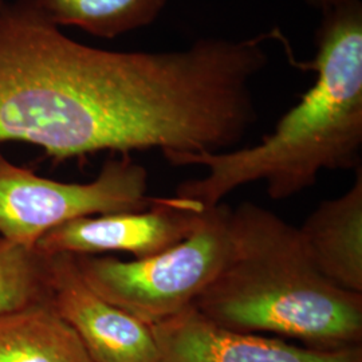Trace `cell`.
Wrapping results in <instances>:
<instances>
[{"label": "cell", "mask_w": 362, "mask_h": 362, "mask_svg": "<svg viewBox=\"0 0 362 362\" xmlns=\"http://www.w3.org/2000/svg\"><path fill=\"white\" fill-rule=\"evenodd\" d=\"M321 13L310 89L257 145L164 153L175 167L207 169L180 182L175 196L214 207L235 189L263 181L270 199L285 200L315 185L322 170L362 167V1Z\"/></svg>", "instance_id": "6da1fadb"}, {"label": "cell", "mask_w": 362, "mask_h": 362, "mask_svg": "<svg viewBox=\"0 0 362 362\" xmlns=\"http://www.w3.org/2000/svg\"><path fill=\"white\" fill-rule=\"evenodd\" d=\"M194 308L239 333L294 338L311 349L362 346V293L326 279L298 227L252 202L231 208L227 258Z\"/></svg>", "instance_id": "7a4b0ae2"}, {"label": "cell", "mask_w": 362, "mask_h": 362, "mask_svg": "<svg viewBox=\"0 0 362 362\" xmlns=\"http://www.w3.org/2000/svg\"><path fill=\"white\" fill-rule=\"evenodd\" d=\"M231 207L206 208L199 227L179 245L155 257H74L94 293L144 324L164 322L194 306L215 279L230 248Z\"/></svg>", "instance_id": "3957f363"}, {"label": "cell", "mask_w": 362, "mask_h": 362, "mask_svg": "<svg viewBox=\"0 0 362 362\" xmlns=\"http://www.w3.org/2000/svg\"><path fill=\"white\" fill-rule=\"evenodd\" d=\"M148 194V172L130 155L109 158L89 182L40 177L0 153V236L26 247L71 220L144 211L155 204Z\"/></svg>", "instance_id": "277c9868"}, {"label": "cell", "mask_w": 362, "mask_h": 362, "mask_svg": "<svg viewBox=\"0 0 362 362\" xmlns=\"http://www.w3.org/2000/svg\"><path fill=\"white\" fill-rule=\"evenodd\" d=\"M206 207L172 196H157L144 211L71 220L43 235L35 245L42 255H100L127 252L145 259L179 245L199 227Z\"/></svg>", "instance_id": "5b68a950"}, {"label": "cell", "mask_w": 362, "mask_h": 362, "mask_svg": "<svg viewBox=\"0 0 362 362\" xmlns=\"http://www.w3.org/2000/svg\"><path fill=\"white\" fill-rule=\"evenodd\" d=\"M47 257V255H46ZM49 302L94 362H160L152 327L94 293L71 255H50Z\"/></svg>", "instance_id": "8992f818"}, {"label": "cell", "mask_w": 362, "mask_h": 362, "mask_svg": "<svg viewBox=\"0 0 362 362\" xmlns=\"http://www.w3.org/2000/svg\"><path fill=\"white\" fill-rule=\"evenodd\" d=\"M151 327L160 362H362V346L311 349L279 337L239 333L211 322L194 306Z\"/></svg>", "instance_id": "52a82bcc"}, {"label": "cell", "mask_w": 362, "mask_h": 362, "mask_svg": "<svg viewBox=\"0 0 362 362\" xmlns=\"http://www.w3.org/2000/svg\"><path fill=\"white\" fill-rule=\"evenodd\" d=\"M298 233L318 272L332 284L362 293V167L353 185L325 200Z\"/></svg>", "instance_id": "ba28073f"}, {"label": "cell", "mask_w": 362, "mask_h": 362, "mask_svg": "<svg viewBox=\"0 0 362 362\" xmlns=\"http://www.w3.org/2000/svg\"><path fill=\"white\" fill-rule=\"evenodd\" d=\"M0 362H94L50 302L0 314Z\"/></svg>", "instance_id": "9c48e42d"}, {"label": "cell", "mask_w": 362, "mask_h": 362, "mask_svg": "<svg viewBox=\"0 0 362 362\" xmlns=\"http://www.w3.org/2000/svg\"><path fill=\"white\" fill-rule=\"evenodd\" d=\"M169 0H33L57 27H79L98 38L112 39L151 26Z\"/></svg>", "instance_id": "30bf717a"}, {"label": "cell", "mask_w": 362, "mask_h": 362, "mask_svg": "<svg viewBox=\"0 0 362 362\" xmlns=\"http://www.w3.org/2000/svg\"><path fill=\"white\" fill-rule=\"evenodd\" d=\"M47 257L0 236V314L49 302Z\"/></svg>", "instance_id": "8fae6325"}, {"label": "cell", "mask_w": 362, "mask_h": 362, "mask_svg": "<svg viewBox=\"0 0 362 362\" xmlns=\"http://www.w3.org/2000/svg\"><path fill=\"white\" fill-rule=\"evenodd\" d=\"M302 3L308 4L309 7H313L321 13H325L327 10H333L339 6H344L346 3H350L353 0H300Z\"/></svg>", "instance_id": "7c38bea8"}, {"label": "cell", "mask_w": 362, "mask_h": 362, "mask_svg": "<svg viewBox=\"0 0 362 362\" xmlns=\"http://www.w3.org/2000/svg\"><path fill=\"white\" fill-rule=\"evenodd\" d=\"M4 4H6V3H4V0H0V10L4 7Z\"/></svg>", "instance_id": "4fadbf2b"}]
</instances>
